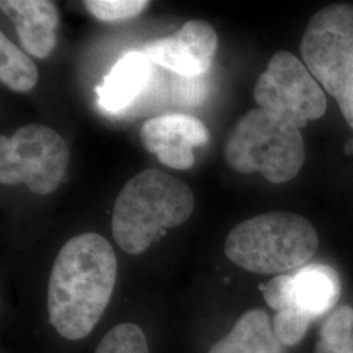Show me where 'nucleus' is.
Segmentation results:
<instances>
[{"instance_id":"nucleus-1","label":"nucleus","mask_w":353,"mask_h":353,"mask_svg":"<svg viewBox=\"0 0 353 353\" xmlns=\"http://www.w3.org/2000/svg\"><path fill=\"white\" fill-rule=\"evenodd\" d=\"M118 261L110 242L83 233L64 243L51 268L48 313L67 341H81L97 326L112 300Z\"/></svg>"},{"instance_id":"nucleus-2","label":"nucleus","mask_w":353,"mask_h":353,"mask_svg":"<svg viewBox=\"0 0 353 353\" xmlns=\"http://www.w3.org/2000/svg\"><path fill=\"white\" fill-rule=\"evenodd\" d=\"M195 198L189 186L157 169L132 176L114 203L112 232L117 245L130 255H139L165 229L186 223Z\"/></svg>"},{"instance_id":"nucleus-3","label":"nucleus","mask_w":353,"mask_h":353,"mask_svg":"<svg viewBox=\"0 0 353 353\" xmlns=\"http://www.w3.org/2000/svg\"><path fill=\"white\" fill-rule=\"evenodd\" d=\"M319 246L316 228L301 214L267 212L233 228L225 240L228 259L259 275L296 271L314 256Z\"/></svg>"},{"instance_id":"nucleus-4","label":"nucleus","mask_w":353,"mask_h":353,"mask_svg":"<svg viewBox=\"0 0 353 353\" xmlns=\"http://www.w3.org/2000/svg\"><path fill=\"white\" fill-rule=\"evenodd\" d=\"M227 164L237 173H261L271 183H285L305 163V144L297 127L265 109L243 114L224 144Z\"/></svg>"},{"instance_id":"nucleus-5","label":"nucleus","mask_w":353,"mask_h":353,"mask_svg":"<svg viewBox=\"0 0 353 353\" xmlns=\"http://www.w3.org/2000/svg\"><path fill=\"white\" fill-rule=\"evenodd\" d=\"M303 63L336 102L353 92V6L330 4L314 13L303 32Z\"/></svg>"},{"instance_id":"nucleus-6","label":"nucleus","mask_w":353,"mask_h":353,"mask_svg":"<svg viewBox=\"0 0 353 353\" xmlns=\"http://www.w3.org/2000/svg\"><path fill=\"white\" fill-rule=\"evenodd\" d=\"M70 163L63 138L43 125H26L11 138L0 137V182L4 186L26 185L38 195L59 188Z\"/></svg>"},{"instance_id":"nucleus-7","label":"nucleus","mask_w":353,"mask_h":353,"mask_svg":"<svg viewBox=\"0 0 353 353\" xmlns=\"http://www.w3.org/2000/svg\"><path fill=\"white\" fill-rule=\"evenodd\" d=\"M258 108L285 119L301 130L327 110L323 88L307 67L290 51L272 55L254 87Z\"/></svg>"},{"instance_id":"nucleus-8","label":"nucleus","mask_w":353,"mask_h":353,"mask_svg":"<svg viewBox=\"0 0 353 353\" xmlns=\"http://www.w3.org/2000/svg\"><path fill=\"white\" fill-rule=\"evenodd\" d=\"M261 288L271 309L297 312L310 321L332 310L341 294L338 272L323 263H307L290 274H281Z\"/></svg>"},{"instance_id":"nucleus-9","label":"nucleus","mask_w":353,"mask_h":353,"mask_svg":"<svg viewBox=\"0 0 353 353\" xmlns=\"http://www.w3.org/2000/svg\"><path fill=\"white\" fill-rule=\"evenodd\" d=\"M216 51L217 34L214 26L203 20H190L176 33L152 39L141 48L152 63L186 77L208 72Z\"/></svg>"},{"instance_id":"nucleus-10","label":"nucleus","mask_w":353,"mask_h":353,"mask_svg":"<svg viewBox=\"0 0 353 353\" xmlns=\"http://www.w3.org/2000/svg\"><path fill=\"white\" fill-rule=\"evenodd\" d=\"M141 144L161 164L188 170L195 164L194 148L210 139L202 121L189 114H165L148 119L140 130Z\"/></svg>"},{"instance_id":"nucleus-11","label":"nucleus","mask_w":353,"mask_h":353,"mask_svg":"<svg viewBox=\"0 0 353 353\" xmlns=\"http://www.w3.org/2000/svg\"><path fill=\"white\" fill-rule=\"evenodd\" d=\"M1 11L13 23L20 41L30 55L45 59L55 49L59 11L49 0H1Z\"/></svg>"},{"instance_id":"nucleus-12","label":"nucleus","mask_w":353,"mask_h":353,"mask_svg":"<svg viewBox=\"0 0 353 353\" xmlns=\"http://www.w3.org/2000/svg\"><path fill=\"white\" fill-rule=\"evenodd\" d=\"M151 63L141 51H131L121 58L97 87L102 109L118 113L137 101L151 80Z\"/></svg>"},{"instance_id":"nucleus-13","label":"nucleus","mask_w":353,"mask_h":353,"mask_svg":"<svg viewBox=\"0 0 353 353\" xmlns=\"http://www.w3.org/2000/svg\"><path fill=\"white\" fill-rule=\"evenodd\" d=\"M208 353H285L275 334L274 323L263 309L243 313L221 341Z\"/></svg>"},{"instance_id":"nucleus-14","label":"nucleus","mask_w":353,"mask_h":353,"mask_svg":"<svg viewBox=\"0 0 353 353\" xmlns=\"http://www.w3.org/2000/svg\"><path fill=\"white\" fill-rule=\"evenodd\" d=\"M0 80L16 93H26L38 83L34 62L4 33L0 34Z\"/></svg>"},{"instance_id":"nucleus-15","label":"nucleus","mask_w":353,"mask_h":353,"mask_svg":"<svg viewBox=\"0 0 353 353\" xmlns=\"http://www.w3.org/2000/svg\"><path fill=\"white\" fill-rule=\"evenodd\" d=\"M314 353H353V309L341 305L323 322Z\"/></svg>"},{"instance_id":"nucleus-16","label":"nucleus","mask_w":353,"mask_h":353,"mask_svg":"<svg viewBox=\"0 0 353 353\" xmlns=\"http://www.w3.org/2000/svg\"><path fill=\"white\" fill-rule=\"evenodd\" d=\"M94 353H150V345L138 325L123 322L103 335Z\"/></svg>"},{"instance_id":"nucleus-17","label":"nucleus","mask_w":353,"mask_h":353,"mask_svg":"<svg viewBox=\"0 0 353 353\" xmlns=\"http://www.w3.org/2000/svg\"><path fill=\"white\" fill-rule=\"evenodd\" d=\"M84 6L101 21H122L139 16L148 6L147 0H87Z\"/></svg>"},{"instance_id":"nucleus-18","label":"nucleus","mask_w":353,"mask_h":353,"mask_svg":"<svg viewBox=\"0 0 353 353\" xmlns=\"http://www.w3.org/2000/svg\"><path fill=\"white\" fill-rule=\"evenodd\" d=\"M310 322L312 321L307 316L290 310L276 312L272 321L275 334L280 343L285 347H293L301 343Z\"/></svg>"},{"instance_id":"nucleus-19","label":"nucleus","mask_w":353,"mask_h":353,"mask_svg":"<svg viewBox=\"0 0 353 353\" xmlns=\"http://www.w3.org/2000/svg\"><path fill=\"white\" fill-rule=\"evenodd\" d=\"M338 105L341 108V114L347 123L353 128V92L347 94L341 101H338Z\"/></svg>"},{"instance_id":"nucleus-20","label":"nucleus","mask_w":353,"mask_h":353,"mask_svg":"<svg viewBox=\"0 0 353 353\" xmlns=\"http://www.w3.org/2000/svg\"><path fill=\"white\" fill-rule=\"evenodd\" d=\"M345 152H347V153H351V152H352L353 153V140H351V141L348 143V145L345 147Z\"/></svg>"}]
</instances>
